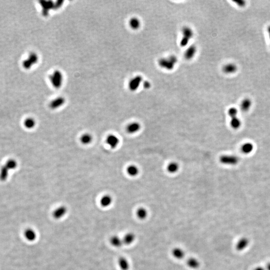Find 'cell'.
I'll return each instance as SVG.
<instances>
[{
  "label": "cell",
  "mask_w": 270,
  "mask_h": 270,
  "mask_svg": "<svg viewBox=\"0 0 270 270\" xmlns=\"http://www.w3.org/2000/svg\"><path fill=\"white\" fill-rule=\"evenodd\" d=\"M49 81L54 88L59 89L62 87L64 82L63 73L59 70H56L49 76Z\"/></svg>",
  "instance_id": "1"
},
{
  "label": "cell",
  "mask_w": 270,
  "mask_h": 270,
  "mask_svg": "<svg viewBox=\"0 0 270 270\" xmlns=\"http://www.w3.org/2000/svg\"><path fill=\"white\" fill-rule=\"evenodd\" d=\"M178 62V59L175 56L171 55L167 58H161L159 60L158 64L160 67L165 70L171 71L174 69Z\"/></svg>",
  "instance_id": "2"
},
{
  "label": "cell",
  "mask_w": 270,
  "mask_h": 270,
  "mask_svg": "<svg viewBox=\"0 0 270 270\" xmlns=\"http://www.w3.org/2000/svg\"><path fill=\"white\" fill-rule=\"evenodd\" d=\"M38 61L39 56L37 53L31 52L29 54L28 58L23 62V67L26 70H29L37 64Z\"/></svg>",
  "instance_id": "3"
},
{
  "label": "cell",
  "mask_w": 270,
  "mask_h": 270,
  "mask_svg": "<svg viewBox=\"0 0 270 270\" xmlns=\"http://www.w3.org/2000/svg\"><path fill=\"white\" fill-rule=\"evenodd\" d=\"M220 161L224 165L234 166L238 163L239 159L236 156L225 155L220 157Z\"/></svg>",
  "instance_id": "4"
},
{
  "label": "cell",
  "mask_w": 270,
  "mask_h": 270,
  "mask_svg": "<svg viewBox=\"0 0 270 270\" xmlns=\"http://www.w3.org/2000/svg\"><path fill=\"white\" fill-rule=\"evenodd\" d=\"M143 82V78L140 75L132 78L128 83V88L132 92L137 91Z\"/></svg>",
  "instance_id": "5"
},
{
  "label": "cell",
  "mask_w": 270,
  "mask_h": 270,
  "mask_svg": "<svg viewBox=\"0 0 270 270\" xmlns=\"http://www.w3.org/2000/svg\"><path fill=\"white\" fill-rule=\"evenodd\" d=\"M68 209L65 206L62 205L57 207L52 212V217L55 220H60L66 216Z\"/></svg>",
  "instance_id": "6"
},
{
  "label": "cell",
  "mask_w": 270,
  "mask_h": 270,
  "mask_svg": "<svg viewBox=\"0 0 270 270\" xmlns=\"http://www.w3.org/2000/svg\"><path fill=\"white\" fill-rule=\"evenodd\" d=\"M42 8V13L44 16H47L49 12L52 9H55V4L53 1H43L40 2Z\"/></svg>",
  "instance_id": "7"
},
{
  "label": "cell",
  "mask_w": 270,
  "mask_h": 270,
  "mask_svg": "<svg viewBox=\"0 0 270 270\" xmlns=\"http://www.w3.org/2000/svg\"><path fill=\"white\" fill-rule=\"evenodd\" d=\"M106 144L112 149L117 147L120 143V140L117 136L114 134H110L107 136L106 139Z\"/></svg>",
  "instance_id": "8"
},
{
  "label": "cell",
  "mask_w": 270,
  "mask_h": 270,
  "mask_svg": "<svg viewBox=\"0 0 270 270\" xmlns=\"http://www.w3.org/2000/svg\"><path fill=\"white\" fill-rule=\"evenodd\" d=\"M66 100L63 97H58L53 99L49 104V107L52 110H57L59 109L64 105Z\"/></svg>",
  "instance_id": "9"
},
{
  "label": "cell",
  "mask_w": 270,
  "mask_h": 270,
  "mask_svg": "<svg viewBox=\"0 0 270 270\" xmlns=\"http://www.w3.org/2000/svg\"><path fill=\"white\" fill-rule=\"evenodd\" d=\"M24 236L26 240L30 242L35 241L37 238V233L32 228L26 229L24 231Z\"/></svg>",
  "instance_id": "10"
},
{
  "label": "cell",
  "mask_w": 270,
  "mask_h": 270,
  "mask_svg": "<svg viewBox=\"0 0 270 270\" xmlns=\"http://www.w3.org/2000/svg\"><path fill=\"white\" fill-rule=\"evenodd\" d=\"M122 240L124 245L129 246L133 244L135 241L136 236L133 233L129 232L125 235V236L122 238Z\"/></svg>",
  "instance_id": "11"
},
{
  "label": "cell",
  "mask_w": 270,
  "mask_h": 270,
  "mask_svg": "<svg viewBox=\"0 0 270 270\" xmlns=\"http://www.w3.org/2000/svg\"><path fill=\"white\" fill-rule=\"evenodd\" d=\"M109 242L110 244L114 248H120L124 245L122 238L120 237L117 235L112 236L110 239Z\"/></svg>",
  "instance_id": "12"
},
{
  "label": "cell",
  "mask_w": 270,
  "mask_h": 270,
  "mask_svg": "<svg viewBox=\"0 0 270 270\" xmlns=\"http://www.w3.org/2000/svg\"><path fill=\"white\" fill-rule=\"evenodd\" d=\"M197 53V48L195 45H191L185 52L184 57L187 60H190L195 57Z\"/></svg>",
  "instance_id": "13"
},
{
  "label": "cell",
  "mask_w": 270,
  "mask_h": 270,
  "mask_svg": "<svg viewBox=\"0 0 270 270\" xmlns=\"http://www.w3.org/2000/svg\"><path fill=\"white\" fill-rule=\"evenodd\" d=\"M172 255L174 258L180 260L184 258L185 256V252L182 248L180 247H175L172 251Z\"/></svg>",
  "instance_id": "14"
},
{
  "label": "cell",
  "mask_w": 270,
  "mask_h": 270,
  "mask_svg": "<svg viewBox=\"0 0 270 270\" xmlns=\"http://www.w3.org/2000/svg\"><path fill=\"white\" fill-rule=\"evenodd\" d=\"M141 126L140 124L137 122L131 123L127 126L126 131L128 133L130 134L136 133L140 130Z\"/></svg>",
  "instance_id": "15"
},
{
  "label": "cell",
  "mask_w": 270,
  "mask_h": 270,
  "mask_svg": "<svg viewBox=\"0 0 270 270\" xmlns=\"http://www.w3.org/2000/svg\"><path fill=\"white\" fill-rule=\"evenodd\" d=\"M113 198L109 195H105L102 197L100 200V205L103 208H108L112 205Z\"/></svg>",
  "instance_id": "16"
},
{
  "label": "cell",
  "mask_w": 270,
  "mask_h": 270,
  "mask_svg": "<svg viewBox=\"0 0 270 270\" xmlns=\"http://www.w3.org/2000/svg\"><path fill=\"white\" fill-rule=\"evenodd\" d=\"M249 241L246 238L240 239L236 244V248L238 251H242L246 249L249 246Z\"/></svg>",
  "instance_id": "17"
},
{
  "label": "cell",
  "mask_w": 270,
  "mask_h": 270,
  "mask_svg": "<svg viewBox=\"0 0 270 270\" xmlns=\"http://www.w3.org/2000/svg\"><path fill=\"white\" fill-rule=\"evenodd\" d=\"M118 264L121 270H129L130 264L129 261L125 257H120L118 261Z\"/></svg>",
  "instance_id": "18"
},
{
  "label": "cell",
  "mask_w": 270,
  "mask_h": 270,
  "mask_svg": "<svg viewBox=\"0 0 270 270\" xmlns=\"http://www.w3.org/2000/svg\"><path fill=\"white\" fill-rule=\"evenodd\" d=\"M187 265L190 269L196 270L200 266V262L197 259L192 257L187 261Z\"/></svg>",
  "instance_id": "19"
},
{
  "label": "cell",
  "mask_w": 270,
  "mask_h": 270,
  "mask_svg": "<svg viewBox=\"0 0 270 270\" xmlns=\"http://www.w3.org/2000/svg\"><path fill=\"white\" fill-rule=\"evenodd\" d=\"M252 101L249 98H245L242 101L240 104V109L243 112H247L249 111L252 106Z\"/></svg>",
  "instance_id": "20"
},
{
  "label": "cell",
  "mask_w": 270,
  "mask_h": 270,
  "mask_svg": "<svg viewBox=\"0 0 270 270\" xmlns=\"http://www.w3.org/2000/svg\"><path fill=\"white\" fill-rule=\"evenodd\" d=\"M223 71L226 74H233L237 71V67L235 64H227L223 67Z\"/></svg>",
  "instance_id": "21"
},
{
  "label": "cell",
  "mask_w": 270,
  "mask_h": 270,
  "mask_svg": "<svg viewBox=\"0 0 270 270\" xmlns=\"http://www.w3.org/2000/svg\"><path fill=\"white\" fill-rule=\"evenodd\" d=\"M93 140V137L89 133H85L81 136L80 141L84 145H88L91 144Z\"/></svg>",
  "instance_id": "22"
},
{
  "label": "cell",
  "mask_w": 270,
  "mask_h": 270,
  "mask_svg": "<svg viewBox=\"0 0 270 270\" xmlns=\"http://www.w3.org/2000/svg\"><path fill=\"white\" fill-rule=\"evenodd\" d=\"M141 21L137 17H133L130 19L129 25L134 30H137L141 27Z\"/></svg>",
  "instance_id": "23"
},
{
  "label": "cell",
  "mask_w": 270,
  "mask_h": 270,
  "mask_svg": "<svg viewBox=\"0 0 270 270\" xmlns=\"http://www.w3.org/2000/svg\"><path fill=\"white\" fill-rule=\"evenodd\" d=\"M136 215L138 219L139 220H145L148 217V211L144 208H140L138 209L136 212Z\"/></svg>",
  "instance_id": "24"
},
{
  "label": "cell",
  "mask_w": 270,
  "mask_h": 270,
  "mask_svg": "<svg viewBox=\"0 0 270 270\" xmlns=\"http://www.w3.org/2000/svg\"><path fill=\"white\" fill-rule=\"evenodd\" d=\"M254 149V146L252 143L250 142L245 143L242 146L241 151L245 154H249L252 153Z\"/></svg>",
  "instance_id": "25"
},
{
  "label": "cell",
  "mask_w": 270,
  "mask_h": 270,
  "mask_svg": "<svg viewBox=\"0 0 270 270\" xmlns=\"http://www.w3.org/2000/svg\"><path fill=\"white\" fill-rule=\"evenodd\" d=\"M182 34L183 37L191 40L194 36V32L192 29L189 27H184L182 28Z\"/></svg>",
  "instance_id": "26"
},
{
  "label": "cell",
  "mask_w": 270,
  "mask_h": 270,
  "mask_svg": "<svg viewBox=\"0 0 270 270\" xmlns=\"http://www.w3.org/2000/svg\"><path fill=\"white\" fill-rule=\"evenodd\" d=\"M9 170L6 167L5 165L2 167L0 170V180L2 182L7 180L9 175Z\"/></svg>",
  "instance_id": "27"
},
{
  "label": "cell",
  "mask_w": 270,
  "mask_h": 270,
  "mask_svg": "<svg viewBox=\"0 0 270 270\" xmlns=\"http://www.w3.org/2000/svg\"><path fill=\"white\" fill-rule=\"evenodd\" d=\"M241 121L237 117L232 118L230 121L231 127L234 129H238L241 126Z\"/></svg>",
  "instance_id": "28"
},
{
  "label": "cell",
  "mask_w": 270,
  "mask_h": 270,
  "mask_svg": "<svg viewBox=\"0 0 270 270\" xmlns=\"http://www.w3.org/2000/svg\"><path fill=\"white\" fill-rule=\"evenodd\" d=\"M36 122L35 119L32 118H27L24 122V126L28 129H32L36 126Z\"/></svg>",
  "instance_id": "29"
},
{
  "label": "cell",
  "mask_w": 270,
  "mask_h": 270,
  "mask_svg": "<svg viewBox=\"0 0 270 270\" xmlns=\"http://www.w3.org/2000/svg\"><path fill=\"white\" fill-rule=\"evenodd\" d=\"M127 172L130 176L135 177L139 174V170L137 166L135 165H130L127 168Z\"/></svg>",
  "instance_id": "30"
},
{
  "label": "cell",
  "mask_w": 270,
  "mask_h": 270,
  "mask_svg": "<svg viewBox=\"0 0 270 270\" xmlns=\"http://www.w3.org/2000/svg\"><path fill=\"white\" fill-rule=\"evenodd\" d=\"M179 168V165L175 162H172L167 166L168 171L170 173H176L178 171Z\"/></svg>",
  "instance_id": "31"
},
{
  "label": "cell",
  "mask_w": 270,
  "mask_h": 270,
  "mask_svg": "<svg viewBox=\"0 0 270 270\" xmlns=\"http://www.w3.org/2000/svg\"><path fill=\"white\" fill-rule=\"evenodd\" d=\"M5 165L9 170H14L17 167V162L15 160L10 159L6 162Z\"/></svg>",
  "instance_id": "32"
},
{
  "label": "cell",
  "mask_w": 270,
  "mask_h": 270,
  "mask_svg": "<svg viewBox=\"0 0 270 270\" xmlns=\"http://www.w3.org/2000/svg\"><path fill=\"white\" fill-rule=\"evenodd\" d=\"M228 115L231 118L237 117L238 110L236 108L232 107L230 108L228 111Z\"/></svg>",
  "instance_id": "33"
},
{
  "label": "cell",
  "mask_w": 270,
  "mask_h": 270,
  "mask_svg": "<svg viewBox=\"0 0 270 270\" xmlns=\"http://www.w3.org/2000/svg\"><path fill=\"white\" fill-rule=\"evenodd\" d=\"M190 40H189L188 39L186 38L185 37H182V39H181L180 42V45L182 47H185L188 45L189 43L190 42Z\"/></svg>",
  "instance_id": "34"
},
{
  "label": "cell",
  "mask_w": 270,
  "mask_h": 270,
  "mask_svg": "<svg viewBox=\"0 0 270 270\" xmlns=\"http://www.w3.org/2000/svg\"><path fill=\"white\" fill-rule=\"evenodd\" d=\"M143 85L144 88L146 89H149L150 88L151 86V83L148 81H143Z\"/></svg>",
  "instance_id": "35"
},
{
  "label": "cell",
  "mask_w": 270,
  "mask_h": 270,
  "mask_svg": "<svg viewBox=\"0 0 270 270\" xmlns=\"http://www.w3.org/2000/svg\"><path fill=\"white\" fill-rule=\"evenodd\" d=\"M235 2L237 4V5L240 7H244L246 6V2L245 1H235Z\"/></svg>",
  "instance_id": "36"
},
{
  "label": "cell",
  "mask_w": 270,
  "mask_h": 270,
  "mask_svg": "<svg viewBox=\"0 0 270 270\" xmlns=\"http://www.w3.org/2000/svg\"><path fill=\"white\" fill-rule=\"evenodd\" d=\"M254 270H266L265 269H264V268L262 267H258L256 268L255 269H254Z\"/></svg>",
  "instance_id": "37"
},
{
  "label": "cell",
  "mask_w": 270,
  "mask_h": 270,
  "mask_svg": "<svg viewBox=\"0 0 270 270\" xmlns=\"http://www.w3.org/2000/svg\"><path fill=\"white\" fill-rule=\"evenodd\" d=\"M268 32L269 33V37H270V26L268 27Z\"/></svg>",
  "instance_id": "38"
},
{
  "label": "cell",
  "mask_w": 270,
  "mask_h": 270,
  "mask_svg": "<svg viewBox=\"0 0 270 270\" xmlns=\"http://www.w3.org/2000/svg\"><path fill=\"white\" fill-rule=\"evenodd\" d=\"M267 270H270V263L268 264L267 266Z\"/></svg>",
  "instance_id": "39"
}]
</instances>
